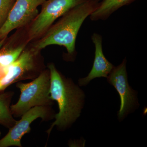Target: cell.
Returning <instances> with one entry per match:
<instances>
[{
  "mask_svg": "<svg viewBox=\"0 0 147 147\" xmlns=\"http://www.w3.org/2000/svg\"><path fill=\"white\" fill-rule=\"evenodd\" d=\"M50 76V96L57 102L59 112L55 121L47 132L50 134L53 127L64 129L73 123L80 117L84 106V92L69 79L63 77L55 65H49Z\"/></svg>",
  "mask_w": 147,
  "mask_h": 147,
  "instance_id": "6da1fadb",
  "label": "cell"
},
{
  "mask_svg": "<svg viewBox=\"0 0 147 147\" xmlns=\"http://www.w3.org/2000/svg\"><path fill=\"white\" fill-rule=\"evenodd\" d=\"M100 2L88 0L69 10L35 43L34 51L37 53L49 45H56L64 46L69 54H73L76 37L83 22L97 8Z\"/></svg>",
  "mask_w": 147,
  "mask_h": 147,
  "instance_id": "7a4b0ae2",
  "label": "cell"
},
{
  "mask_svg": "<svg viewBox=\"0 0 147 147\" xmlns=\"http://www.w3.org/2000/svg\"><path fill=\"white\" fill-rule=\"evenodd\" d=\"M21 94L18 101L10 106L13 117H20L31 108L38 106H51L50 71H42L32 82H18L16 85Z\"/></svg>",
  "mask_w": 147,
  "mask_h": 147,
  "instance_id": "3957f363",
  "label": "cell"
},
{
  "mask_svg": "<svg viewBox=\"0 0 147 147\" xmlns=\"http://www.w3.org/2000/svg\"><path fill=\"white\" fill-rule=\"evenodd\" d=\"M88 0H46L41 11L34 19L29 32L30 39L36 38L48 30L56 19L69 10Z\"/></svg>",
  "mask_w": 147,
  "mask_h": 147,
  "instance_id": "277c9868",
  "label": "cell"
},
{
  "mask_svg": "<svg viewBox=\"0 0 147 147\" xmlns=\"http://www.w3.org/2000/svg\"><path fill=\"white\" fill-rule=\"evenodd\" d=\"M51 106H36L31 108L21 117L20 120L9 129L7 134L0 139V147H21V140L25 134L30 132V125L38 118L42 120H50L55 118Z\"/></svg>",
  "mask_w": 147,
  "mask_h": 147,
  "instance_id": "5b68a950",
  "label": "cell"
},
{
  "mask_svg": "<svg viewBox=\"0 0 147 147\" xmlns=\"http://www.w3.org/2000/svg\"><path fill=\"white\" fill-rule=\"evenodd\" d=\"M46 0H16L5 23L0 28V40L14 29L24 26L35 18L37 8Z\"/></svg>",
  "mask_w": 147,
  "mask_h": 147,
  "instance_id": "8992f818",
  "label": "cell"
},
{
  "mask_svg": "<svg viewBox=\"0 0 147 147\" xmlns=\"http://www.w3.org/2000/svg\"><path fill=\"white\" fill-rule=\"evenodd\" d=\"M126 60L114 67L107 76L108 82L115 88L121 99V105L118 115L123 119L137 103V94L129 86L127 81Z\"/></svg>",
  "mask_w": 147,
  "mask_h": 147,
  "instance_id": "52a82bcc",
  "label": "cell"
},
{
  "mask_svg": "<svg viewBox=\"0 0 147 147\" xmlns=\"http://www.w3.org/2000/svg\"><path fill=\"white\" fill-rule=\"evenodd\" d=\"M36 54L33 50L23 51L17 59L6 69L0 77V91L21 80L32 79L29 74L34 69Z\"/></svg>",
  "mask_w": 147,
  "mask_h": 147,
  "instance_id": "ba28073f",
  "label": "cell"
},
{
  "mask_svg": "<svg viewBox=\"0 0 147 147\" xmlns=\"http://www.w3.org/2000/svg\"><path fill=\"white\" fill-rule=\"evenodd\" d=\"M92 38L95 47L94 61L92 68L88 75L85 78L79 79V85L81 86H86L95 78H107L115 67L103 54L101 37L97 34H94Z\"/></svg>",
  "mask_w": 147,
  "mask_h": 147,
  "instance_id": "9c48e42d",
  "label": "cell"
},
{
  "mask_svg": "<svg viewBox=\"0 0 147 147\" xmlns=\"http://www.w3.org/2000/svg\"><path fill=\"white\" fill-rule=\"evenodd\" d=\"M135 0H102L97 8L90 15L92 21L106 19L113 12Z\"/></svg>",
  "mask_w": 147,
  "mask_h": 147,
  "instance_id": "30bf717a",
  "label": "cell"
},
{
  "mask_svg": "<svg viewBox=\"0 0 147 147\" xmlns=\"http://www.w3.org/2000/svg\"><path fill=\"white\" fill-rule=\"evenodd\" d=\"M13 92H8L0 94V125L9 129L16 123L10 110V103Z\"/></svg>",
  "mask_w": 147,
  "mask_h": 147,
  "instance_id": "8fae6325",
  "label": "cell"
},
{
  "mask_svg": "<svg viewBox=\"0 0 147 147\" xmlns=\"http://www.w3.org/2000/svg\"><path fill=\"white\" fill-rule=\"evenodd\" d=\"M16 0H0V28L5 23Z\"/></svg>",
  "mask_w": 147,
  "mask_h": 147,
  "instance_id": "7c38bea8",
  "label": "cell"
},
{
  "mask_svg": "<svg viewBox=\"0 0 147 147\" xmlns=\"http://www.w3.org/2000/svg\"><path fill=\"white\" fill-rule=\"evenodd\" d=\"M4 42V38L1 40V41H0V50H1V48L2 47Z\"/></svg>",
  "mask_w": 147,
  "mask_h": 147,
  "instance_id": "4fadbf2b",
  "label": "cell"
},
{
  "mask_svg": "<svg viewBox=\"0 0 147 147\" xmlns=\"http://www.w3.org/2000/svg\"><path fill=\"white\" fill-rule=\"evenodd\" d=\"M1 131H0V136H1Z\"/></svg>",
  "mask_w": 147,
  "mask_h": 147,
  "instance_id": "5bb4252c",
  "label": "cell"
}]
</instances>
